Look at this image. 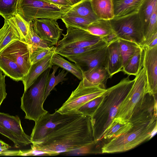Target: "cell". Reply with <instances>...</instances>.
Listing matches in <instances>:
<instances>
[{
    "instance_id": "cell-1",
    "label": "cell",
    "mask_w": 157,
    "mask_h": 157,
    "mask_svg": "<svg viewBox=\"0 0 157 157\" xmlns=\"http://www.w3.org/2000/svg\"><path fill=\"white\" fill-rule=\"evenodd\" d=\"M95 144L91 117L71 113L42 139L32 143L37 155H56Z\"/></svg>"
},
{
    "instance_id": "cell-2",
    "label": "cell",
    "mask_w": 157,
    "mask_h": 157,
    "mask_svg": "<svg viewBox=\"0 0 157 157\" xmlns=\"http://www.w3.org/2000/svg\"><path fill=\"white\" fill-rule=\"evenodd\" d=\"M134 82V79L130 80L128 75L117 84L106 89L101 101L90 117L95 144L101 140L104 132L115 117Z\"/></svg>"
},
{
    "instance_id": "cell-3",
    "label": "cell",
    "mask_w": 157,
    "mask_h": 157,
    "mask_svg": "<svg viewBox=\"0 0 157 157\" xmlns=\"http://www.w3.org/2000/svg\"><path fill=\"white\" fill-rule=\"evenodd\" d=\"M131 122L132 126L127 132L111 139L103 145L101 148L102 153L128 151L150 139L156 133L157 116L148 121H134Z\"/></svg>"
},
{
    "instance_id": "cell-4",
    "label": "cell",
    "mask_w": 157,
    "mask_h": 157,
    "mask_svg": "<svg viewBox=\"0 0 157 157\" xmlns=\"http://www.w3.org/2000/svg\"><path fill=\"white\" fill-rule=\"evenodd\" d=\"M51 68L44 72L38 81H36L24 91L21 98V108L25 113V119L36 122L48 113L43 105Z\"/></svg>"
},
{
    "instance_id": "cell-5",
    "label": "cell",
    "mask_w": 157,
    "mask_h": 157,
    "mask_svg": "<svg viewBox=\"0 0 157 157\" xmlns=\"http://www.w3.org/2000/svg\"><path fill=\"white\" fill-rule=\"evenodd\" d=\"M71 7L59 6L45 0H19L17 13L27 22L39 18L57 20L61 19Z\"/></svg>"
},
{
    "instance_id": "cell-6",
    "label": "cell",
    "mask_w": 157,
    "mask_h": 157,
    "mask_svg": "<svg viewBox=\"0 0 157 157\" xmlns=\"http://www.w3.org/2000/svg\"><path fill=\"white\" fill-rule=\"evenodd\" d=\"M134 79L131 89L122 101L115 117L125 122L129 121L133 112L147 93L146 77L143 68Z\"/></svg>"
},
{
    "instance_id": "cell-7",
    "label": "cell",
    "mask_w": 157,
    "mask_h": 157,
    "mask_svg": "<svg viewBox=\"0 0 157 157\" xmlns=\"http://www.w3.org/2000/svg\"><path fill=\"white\" fill-rule=\"evenodd\" d=\"M109 20L112 29L118 39L133 42L142 47L144 33L137 12L114 17Z\"/></svg>"
},
{
    "instance_id": "cell-8",
    "label": "cell",
    "mask_w": 157,
    "mask_h": 157,
    "mask_svg": "<svg viewBox=\"0 0 157 157\" xmlns=\"http://www.w3.org/2000/svg\"><path fill=\"white\" fill-rule=\"evenodd\" d=\"M106 90L99 86L85 87L81 80L76 89L57 110L62 114L77 113L80 107L91 100L102 95Z\"/></svg>"
},
{
    "instance_id": "cell-9",
    "label": "cell",
    "mask_w": 157,
    "mask_h": 157,
    "mask_svg": "<svg viewBox=\"0 0 157 157\" xmlns=\"http://www.w3.org/2000/svg\"><path fill=\"white\" fill-rule=\"evenodd\" d=\"M63 37L59 40L55 46V52L64 48H80L94 44L102 39L88 31L75 28H67L66 34H62Z\"/></svg>"
},
{
    "instance_id": "cell-10",
    "label": "cell",
    "mask_w": 157,
    "mask_h": 157,
    "mask_svg": "<svg viewBox=\"0 0 157 157\" xmlns=\"http://www.w3.org/2000/svg\"><path fill=\"white\" fill-rule=\"evenodd\" d=\"M30 54V45L21 40L12 42L0 53V55L5 56L15 62L24 75L32 65Z\"/></svg>"
},
{
    "instance_id": "cell-11",
    "label": "cell",
    "mask_w": 157,
    "mask_h": 157,
    "mask_svg": "<svg viewBox=\"0 0 157 157\" xmlns=\"http://www.w3.org/2000/svg\"><path fill=\"white\" fill-rule=\"evenodd\" d=\"M143 68L147 83V92L151 94L157 92V46L143 48Z\"/></svg>"
},
{
    "instance_id": "cell-12",
    "label": "cell",
    "mask_w": 157,
    "mask_h": 157,
    "mask_svg": "<svg viewBox=\"0 0 157 157\" xmlns=\"http://www.w3.org/2000/svg\"><path fill=\"white\" fill-rule=\"evenodd\" d=\"M57 20L46 18L32 20L33 28L37 35L54 45L57 44L63 31L59 28Z\"/></svg>"
},
{
    "instance_id": "cell-13",
    "label": "cell",
    "mask_w": 157,
    "mask_h": 157,
    "mask_svg": "<svg viewBox=\"0 0 157 157\" xmlns=\"http://www.w3.org/2000/svg\"><path fill=\"white\" fill-rule=\"evenodd\" d=\"M107 46L97 51L65 57L75 63L82 71L98 66L105 67Z\"/></svg>"
},
{
    "instance_id": "cell-14",
    "label": "cell",
    "mask_w": 157,
    "mask_h": 157,
    "mask_svg": "<svg viewBox=\"0 0 157 157\" xmlns=\"http://www.w3.org/2000/svg\"><path fill=\"white\" fill-rule=\"evenodd\" d=\"M0 125L12 134L22 147L32 144L30 136L24 132L21 120L17 115L13 116L0 112Z\"/></svg>"
},
{
    "instance_id": "cell-15",
    "label": "cell",
    "mask_w": 157,
    "mask_h": 157,
    "mask_svg": "<svg viewBox=\"0 0 157 157\" xmlns=\"http://www.w3.org/2000/svg\"><path fill=\"white\" fill-rule=\"evenodd\" d=\"M123 65L122 58L117 39L108 44L106 47L105 67L108 73L109 78L121 71Z\"/></svg>"
},
{
    "instance_id": "cell-16",
    "label": "cell",
    "mask_w": 157,
    "mask_h": 157,
    "mask_svg": "<svg viewBox=\"0 0 157 157\" xmlns=\"http://www.w3.org/2000/svg\"><path fill=\"white\" fill-rule=\"evenodd\" d=\"M54 53L32 64L28 73L24 76L21 81L24 86V91L34 83L44 72L51 68L53 65L52 59Z\"/></svg>"
},
{
    "instance_id": "cell-17",
    "label": "cell",
    "mask_w": 157,
    "mask_h": 157,
    "mask_svg": "<svg viewBox=\"0 0 157 157\" xmlns=\"http://www.w3.org/2000/svg\"><path fill=\"white\" fill-rule=\"evenodd\" d=\"M109 78L108 73L104 66H98L82 71V81L85 87L99 86L106 89L107 80Z\"/></svg>"
},
{
    "instance_id": "cell-18",
    "label": "cell",
    "mask_w": 157,
    "mask_h": 157,
    "mask_svg": "<svg viewBox=\"0 0 157 157\" xmlns=\"http://www.w3.org/2000/svg\"><path fill=\"white\" fill-rule=\"evenodd\" d=\"M22 40L21 36L13 23L9 19H5L3 26L0 29V53L12 42Z\"/></svg>"
},
{
    "instance_id": "cell-19",
    "label": "cell",
    "mask_w": 157,
    "mask_h": 157,
    "mask_svg": "<svg viewBox=\"0 0 157 157\" xmlns=\"http://www.w3.org/2000/svg\"><path fill=\"white\" fill-rule=\"evenodd\" d=\"M68 16L81 17L93 22L99 19L93 11L90 0H83L73 5L63 15Z\"/></svg>"
},
{
    "instance_id": "cell-20",
    "label": "cell",
    "mask_w": 157,
    "mask_h": 157,
    "mask_svg": "<svg viewBox=\"0 0 157 157\" xmlns=\"http://www.w3.org/2000/svg\"><path fill=\"white\" fill-rule=\"evenodd\" d=\"M143 0H112L114 17L137 12Z\"/></svg>"
},
{
    "instance_id": "cell-21",
    "label": "cell",
    "mask_w": 157,
    "mask_h": 157,
    "mask_svg": "<svg viewBox=\"0 0 157 157\" xmlns=\"http://www.w3.org/2000/svg\"><path fill=\"white\" fill-rule=\"evenodd\" d=\"M0 69L6 76L16 81H22L24 76L16 63L5 56L0 55Z\"/></svg>"
},
{
    "instance_id": "cell-22",
    "label": "cell",
    "mask_w": 157,
    "mask_h": 157,
    "mask_svg": "<svg viewBox=\"0 0 157 157\" xmlns=\"http://www.w3.org/2000/svg\"><path fill=\"white\" fill-rule=\"evenodd\" d=\"M143 49L140 46L123 65L121 71L128 76H136L143 67Z\"/></svg>"
},
{
    "instance_id": "cell-23",
    "label": "cell",
    "mask_w": 157,
    "mask_h": 157,
    "mask_svg": "<svg viewBox=\"0 0 157 157\" xmlns=\"http://www.w3.org/2000/svg\"><path fill=\"white\" fill-rule=\"evenodd\" d=\"M93 11L99 19L110 20L114 17L112 0H90Z\"/></svg>"
},
{
    "instance_id": "cell-24",
    "label": "cell",
    "mask_w": 157,
    "mask_h": 157,
    "mask_svg": "<svg viewBox=\"0 0 157 157\" xmlns=\"http://www.w3.org/2000/svg\"><path fill=\"white\" fill-rule=\"evenodd\" d=\"M132 124L130 121L125 122L114 118L105 130L101 140L117 137L127 132Z\"/></svg>"
},
{
    "instance_id": "cell-25",
    "label": "cell",
    "mask_w": 157,
    "mask_h": 157,
    "mask_svg": "<svg viewBox=\"0 0 157 157\" xmlns=\"http://www.w3.org/2000/svg\"><path fill=\"white\" fill-rule=\"evenodd\" d=\"M157 6V0H144L138 10L137 13L144 35L151 17Z\"/></svg>"
},
{
    "instance_id": "cell-26",
    "label": "cell",
    "mask_w": 157,
    "mask_h": 157,
    "mask_svg": "<svg viewBox=\"0 0 157 157\" xmlns=\"http://www.w3.org/2000/svg\"><path fill=\"white\" fill-rule=\"evenodd\" d=\"M107 44V43L102 38L97 43L92 45L80 48H64L55 53L64 57L76 56L98 50L106 47Z\"/></svg>"
},
{
    "instance_id": "cell-27",
    "label": "cell",
    "mask_w": 157,
    "mask_h": 157,
    "mask_svg": "<svg viewBox=\"0 0 157 157\" xmlns=\"http://www.w3.org/2000/svg\"><path fill=\"white\" fill-rule=\"evenodd\" d=\"M86 31L101 38L114 33L109 20L99 19L88 26Z\"/></svg>"
},
{
    "instance_id": "cell-28",
    "label": "cell",
    "mask_w": 157,
    "mask_h": 157,
    "mask_svg": "<svg viewBox=\"0 0 157 157\" xmlns=\"http://www.w3.org/2000/svg\"><path fill=\"white\" fill-rule=\"evenodd\" d=\"M53 65L63 68L72 73L79 79H82V71L75 63H70L63 58L59 54H53L52 59Z\"/></svg>"
},
{
    "instance_id": "cell-29",
    "label": "cell",
    "mask_w": 157,
    "mask_h": 157,
    "mask_svg": "<svg viewBox=\"0 0 157 157\" xmlns=\"http://www.w3.org/2000/svg\"><path fill=\"white\" fill-rule=\"evenodd\" d=\"M59 67L54 65L53 67V71L48 76L47 85L46 89L45 94L44 98L45 101L50 94L51 91L59 83L62 82L65 80V77L67 73L63 70L61 71H59L58 74L56 76L55 74L57 71Z\"/></svg>"
},
{
    "instance_id": "cell-30",
    "label": "cell",
    "mask_w": 157,
    "mask_h": 157,
    "mask_svg": "<svg viewBox=\"0 0 157 157\" xmlns=\"http://www.w3.org/2000/svg\"><path fill=\"white\" fill-rule=\"evenodd\" d=\"M29 24L28 33L24 41L28 44L30 48H49L54 46L51 43L42 39L37 35L33 30L32 20L29 21Z\"/></svg>"
},
{
    "instance_id": "cell-31",
    "label": "cell",
    "mask_w": 157,
    "mask_h": 157,
    "mask_svg": "<svg viewBox=\"0 0 157 157\" xmlns=\"http://www.w3.org/2000/svg\"><path fill=\"white\" fill-rule=\"evenodd\" d=\"M61 19L67 28H75L86 30L88 26L93 22L84 18L74 16H63Z\"/></svg>"
},
{
    "instance_id": "cell-32",
    "label": "cell",
    "mask_w": 157,
    "mask_h": 157,
    "mask_svg": "<svg viewBox=\"0 0 157 157\" xmlns=\"http://www.w3.org/2000/svg\"><path fill=\"white\" fill-rule=\"evenodd\" d=\"M118 40L124 65L140 46L128 40L121 39H118Z\"/></svg>"
},
{
    "instance_id": "cell-33",
    "label": "cell",
    "mask_w": 157,
    "mask_h": 157,
    "mask_svg": "<svg viewBox=\"0 0 157 157\" xmlns=\"http://www.w3.org/2000/svg\"><path fill=\"white\" fill-rule=\"evenodd\" d=\"M19 0H0V15L8 19L17 13Z\"/></svg>"
},
{
    "instance_id": "cell-34",
    "label": "cell",
    "mask_w": 157,
    "mask_h": 157,
    "mask_svg": "<svg viewBox=\"0 0 157 157\" xmlns=\"http://www.w3.org/2000/svg\"><path fill=\"white\" fill-rule=\"evenodd\" d=\"M157 36V6L153 11L145 33L142 48L145 47L154 38Z\"/></svg>"
},
{
    "instance_id": "cell-35",
    "label": "cell",
    "mask_w": 157,
    "mask_h": 157,
    "mask_svg": "<svg viewBox=\"0 0 157 157\" xmlns=\"http://www.w3.org/2000/svg\"><path fill=\"white\" fill-rule=\"evenodd\" d=\"M55 46L49 48H30V60L32 64L55 52Z\"/></svg>"
},
{
    "instance_id": "cell-36",
    "label": "cell",
    "mask_w": 157,
    "mask_h": 157,
    "mask_svg": "<svg viewBox=\"0 0 157 157\" xmlns=\"http://www.w3.org/2000/svg\"><path fill=\"white\" fill-rule=\"evenodd\" d=\"M102 97L103 95L89 101L79 109L77 113L91 117L101 101Z\"/></svg>"
},
{
    "instance_id": "cell-37",
    "label": "cell",
    "mask_w": 157,
    "mask_h": 157,
    "mask_svg": "<svg viewBox=\"0 0 157 157\" xmlns=\"http://www.w3.org/2000/svg\"><path fill=\"white\" fill-rule=\"evenodd\" d=\"M9 19L15 26L21 36L22 41H24L29 30V21H26L17 13Z\"/></svg>"
},
{
    "instance_id": "cell-38",
    "label": "cell",
    "mask_w": 157,
    "mask_h": 157,
    "mask_svg": "<svg viewBox=\"0 0 157 157\" xmlns=\"http://www.w3.org/2000/svg\"><path fill=\"white\" fill-rule=\"evenodd\" d=\"M6 76L5 75L2 74V72L0 69V106L7 94L6 91Z\"/></svg>"
},
{
    "instance_id": "cell-39",
    "label": "cell",
    "mask_w": 157,
    "mask_h": 157,
    "mask_svg": "<svg viewBox=\"0 0 157 157\" xmlns=\"http://www.w3.org/2000/svg\"><path fill=\"white\" fill-rule=\"evenodd\" d=\"M0 133L11 140L13 143L15 147L19 148L22 147L17 139L12 134L1 125Z\"/></svg>"
},
{
    "instance_id": "cell-40",
    "label": "cell",
    "mask_w": 157,
    "mask_h": 157,
    "mask_svg": "<svg viewBox=\"0 0 157 157\" xmlns=\"http://www.w3.org/2000/svg\"><path fill=\"white\" fill-rule=\"evenodd\" d=\"M47 2L52 3L59 6H73L70 0H45Z\"/></svg>"
},
{
    "instance_id": "cell-41",
    "label": "cell",
    "mask_w": 157,
    "mask_h": 157,
    "mask_svg": "<svg viewBox=\"0 0 157 157\" xmlns=\"http://www.w3.org/2000/svg\"><path fill=\"white\" fill-rule=\"evenodd\" d=\"M11 148V147L9 144L0 140V155H2L3 152Z\"/></svg>"
},
{
    "instance_id": "cell-42",
    "label": "cell",
    "mask_w": 157,
    "mask_h": 157,
    "mask_svg": "<svg viewBox=\"0 0 157 157\" xmlns=\"http://www.w3.org/2000/svg\"><path fill=\"white\" fill-rule=\"evenodd\" d=\"M71 3L73 4V6L75 5L79 2L82 1L83 0H70Z\"/></svg>"
}]
</instances>
